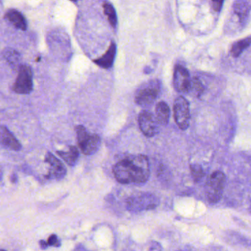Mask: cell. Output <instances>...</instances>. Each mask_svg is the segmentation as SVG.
<instances>
[{
  "label": "cell",
  "instance_id": "obj_14",
  "mask_svg": "<svg viewBox=\"0 0 251 251\" xmlns=\"http://www.w3.org/2000/svg\"><path fill=\"white\" fill-rule=\"evenodd\" d=\"M5 19L16 29L26 30L27 28V22L23 14L19 10L14 9L7 10L5 13Z\"/></svg>",
  "mask_w": 251,
  "mask_h": 251
},
{
  "label": "cell",
  "instance_id": "obj_23",
  "mask_svg": "<svg viewBox=\"0 0 251 251\" xmlns=\"http://www.w3.org/2000/svg\"><path fill=\"white\" fill-rule=\"evenodd\" d=\"M191 169L192 176L195 181H199L204 176V171L203 168L199 165H193L190 167Z\"/></svg>",
  "mask_w": 251,
  "mask_h": 251
},
{
  "label": "cell",
  "instance_id": "obj_11",
  "mask_svg": "<svg viewBox=\"0 0 251 251\" xmlns=\"http://www.w3.org/2000/svg\"><path fill=\"white\" fill-rule=\"evenodd\" d=\"M190 81L191 79L187 69L180 65L176 66L174 73V86L176 91L187 94Z\"/></svg>",
  "mask_w": 251,
  "mask_h": 251
},
{
  "label": "cell",
  "instance_id": "obj_26",
  "mask_svg": "<svg viewBox=\"0 0 251 251\" xmlns=\"http://www.w3.org/2000/svg\"><path fill=\"white\" fill-rule=\"evenodd\" d=\"M48 243L44 241V240H41V241H40V246H41V248L43 249V250H45V249H47V248H48Z\"/></svg>",
  "mask_w": 251,
  "mask_h": 251
},
{
  "label": "cell",
  "instance_id": "obj_2",
  "mask_svg": "<svg viewBox=\"0 0 251 251\" xmlns=\"http://www.w3.org/2000/svg\"><path fill=\"white\" fill-rule=\"evenodd\" d=\"M159 203V199L155 195L150 193H140L128 198L126 206L130 212H141L155 209Z\"/></svg>",
  "mask_w": 251,
  "mask_h": 251
},
{
  "label": "cell",
  "instance_id": "obj_6",
  "mask_svg": "<svg viewBox=\"0 0 251 251\" xmlns=\"http://www.w3.org/2000/svg\"><path fill=\"white\" fill-rule=\"evenodd\" d=\"M174 119L181 130H186L190 126V113L189 102L184 97L176 99L174 105Z\"/></svg>",
  "mask_w": 251,
  "mask_h": 251
},
{
  "label": "cell",
  "instance_id": "obj_5",
  "mask_svg": "<svg viewBox=\"0 0 251 251\" xmlns=\"http://www.w3.org/2000/svg\"><path fill=\"white\" fill-rule=\"evenodd\" d=\"M13 91L18 94H29L33 90V73L30 66L22 65L19 67Z\"/></svg>",
  "mask_w": 251,
  "mask_h": 251
},
{
  "label": "cell",
  "instance_id": "obj_15",
  "mask_svg": "<svg viewBox=\"0 0 251 251\" xmlns=\"http://www.w3.org/2000/svg\"><path fill=\"white\" fill-rule=\"evenodd\" d=\"M116 54V44L112 42L107 51L104 55L101 56L97 60H94V63L103 69H110L113 66L115 57Z\"/></svg>",
  "mask_w": 251,
  "mask_h": 251
},
{
  "label": "cell",
  "instance_id": "obj_9",
  "mask_svg": "<svg viewBox=\"0 0 251 251\" xmlns=\"http://www.w3.org/2000/svg\"><path fill=\"white\" fill-rule=\"evenodd\" d=\"M129 158L134 167L135 174L134 184H143L146 182L150 176V168L147 156L139 154Z\"/></svg>",
  "mask_w": 251,
  "mask_h": 251
},
{
  "label": "cell",
  "instance_id": "obj_24",
  "mask_svg": "<svg viewBox=\"0 0 251 251\" xmlns=\"http://www.w3.org/2000/svg\"><path fill=\"white\" fill-rule=\"evenodd\" d=\"M47 243H48L49 246H54V247H60V240H59L58 237L55 234H51L49 237Z\"/></svg>",
  "mask_w": 251,
  "mask_h": 251
},
{
  "label": "cell",
  "instance_id": "obj_17",
  "mask_svg": "<svg viewBox=\"0 0 251 251\" xmlns=\"http://www.w3.org/2000/svg\"><path fill=\"white\" fill-rule=\"evenodd\" d=\"M2 54L4 60L13 69L19 70V67L22 66L21 64L22 57H21V54L16 50L7 48L4 50Z\"/></svg>",
  "mask_w": 251,
  "mask_h": 251
},
{
  "label": "cell",
  "instance_id": "obj_16",
  "mask_svg": "<svg viewBox=\"0 0 251 251\" xmlns=\"http://www.w3.org/2000/svg\"><path fill=\"white\" fill-rule=\"evenodd\" d=\"M170 116H171V110L169 106L164 102L158 103L156 108V118L159 125L165 126L169 122Z\"/></svg>",
  "mask_w": 251,
  "mask_h": 251
},
{
  "label": "cell",
  "instance_id": "obj_12",
  "mask_svg": "<svg viewBox=\"0 0 251 251\" xmlns=\"http://www.w3.org/2000/svg\"><path fill=\"white\" fill-rule=\"evenodd\" d=\"M45 162L50 165V168L47 178L50 179H62L66 174V169L63 164L54 156L52 153L48 152L46 155Z\"/></svg>",
  "mask_w": 251,
  "mask_h": 251
},
{
  "label": "cell",
  "instance_id": "obj_3",
  "mask_svg": "<svg viewBox=\"0 0 251 251\" xmlns=\"http://www.w3.org/2000/svg\"><path fill=\"white\" fill-rule=\"evenodd\" d=\"M78 144L82 153L85 155L95 153L101 146V138L98 134H90L83 126L76 127Z\"/></svg>",
  "mask_w": 251,
  "mask_h": 251
},
{
  "label": "cell",
  "instance_id": "obj_10",
  "mask_svg": "<svg viewBox=\"0 0 251 251\" xmlns=\"http://www.w3.org/2000/svg\"><path fill=\"white\" fill-rule=\"evenodd\" d=\"M138 123L140 130L146 137H153L159 132V122L156 120V116L150 112H141L139 115Z\"/></svg>",
  "mask_w": 251,
  "mask_h": 251
},
{
  "label": "cell",
  "instance_id": "obj_20",
  "mask_svg": "<svg viewBox=\"0 0 251 251\" xmlns=\"http://www.w3.org/2000/svg\"><path fill=\"white\" fill-rule=\"evenodd\" d=\"M234 9L236 14L243 19L248 16L250 6L246 0H236L234 4Z\"/></svg>",
  "mask_w": 251,
  "mask_h": 251
},
{
  "label": "cell",
  "instance_id": "obj_29",
  "mask_svg": "<svg viewBox=\"0 0 251 251\" xmlns=\"http://www.w3.org/2000/svg\"><path fill=\"white\" fill-rule=\"evenodd\" d=\"M249 210H250V212H251V203H250V206H249Z\"/></svg>",
  "mask_w": 251,
  "mask_h": 251
},
{
  "label": "cell",
  "instance_id": "obj_22",
  "mask_svg": "<svg viewBox=\"0 0 251 251\" xmlns=\"http://www.w3.org/2000/svg\"><path fill=\"white\" fill-rule=\"evenodd\" d=\"M203 91V86L201 82L198 78H193L190 81V86L187 94L193 97H199Z\"/></svg>",
  "mask_w": 251,
  "mask_h": 251
},
{
  "label": "cell",
  "instance_id": "obj_25",
  "mask_svg": "<svg viewBox=\"0 0 251 251\" xmlns=\"http://www.w3.org/2000/svg\"><path fill=\"white\" fill-rule=\"evenodd\" d=\"M212 1H213L214 9L216 11H219L221 9V7H222L223 2H224V0H212Z\"/></svg>",
  "mask_w": 251,
  "mask_h": 251
},
{
  "label": "cell",
  "instance_id": "obj_27",
  "mask_svg": "<svg viewBox=\"0 0 251 251\" xmlns=\"http://www.w3.org/2000/svg\"><path fill=\"white\" fill-rule=\"evenodd\" d=\"M10 181L13 183H16L18 181V176L16 174H13L10 176Z\"/></svg>",
  "mask_w": 251,
  "mask_h": 251
},
{
  "label": "cell",
  "instance_id": "obj_19",
  "mask_svg": "<svg viewBox=\"0 0 251 251\" xmlns=\"http://www.w3.org/2000/svg\"><path fill=\"white\" fill-rule=\"evenodd\" d=\"M104 14L107 17V20L110 22V25L116 29L118 25L117 13L114 7L110 3L105 2L103 4Z\"/></svg>",
  "mask_w": 251,
  "mask_h": 251
},
{
  "label": "cell",
  "instance_id": "obj_8",
  "mask_svg": "<svg viewBox=\"0 0 251 251\" xmlns=\"http://www.w3.org/2000/svg\"><path fill=\"white\" fill-rule=\"evenodd\" d=\"M115 177L119 183L124 184L134 183L135 174L130 158L119 161L113 168Z\"/></svg>",
  "mask_w": 251,
  "mask_h": 251
},
{
  "label": "cell",
  "instance_id": "obj_28",
  "mask_svg": "<svg viewBox=\"0 0 251 251\" xmlns=\"http://www.w3.org/2000/svg\"><path fill=\"white\" fill-rule=\"evenodd\" d=\"M3 176V171L1 169V167H0V181H1V178H2Z\"/></svg>",
  "mask_w": 251,
  "mask_h": 251
},
{
  "label": "cell",
  "instance_id": "obj_4",
  "mask_svg": "<svg viewBox=\"0 0 251 251\" xmlns=\"http://www.w3.org/2000/svg\"><path fill=\"white\" fill-rule=\"evenodd\" d=\"M226 181V177L221 171H215L210 176L206 187V196L210 203H217L221 200Z\"/></svg>",
  "mask_w": 251,
  "mask_h": 251
},
{
  "label": "cell",
  "instance_id": "obj_21",
  "mask_svg": "<svg viewBox=\"0 0 251 251\" xmlns=\"http://www.w3.org/2000/svg\"><path fill=\"white\" fill-rule=\"evenodd\" d=\"M251 44V38L242 40L233 45L231 50V55L234 57H238Z\"/></svg>",
  "mask_w": 251,
  "mask_h": 251
},
{
  "label": "cell",
  "instance_id": "obj_1",
  "mask_svg": "<svg viewBox=\"0 0 251 251\" xmlns=\"http://www.w3.org/2000/svg\"><path fill=\"white\" fill-rule=\"evenodd\" d=\"M161 92V84L159 80H151L143 84L136 91L135 102L140 107L152 105Z\"/></svg>",
  "mask_w": 251,
  "mask_h": 251
},
{
  "label": "cell",
  "instance_id": "obj_7",
  "mask_svg": "<svg viewBox=\"0 0 251 251\" xmlns=\"http://www.w3.org/2000/svg\"><path fill=\"white\" fill-rule=\"evenodd\" d=\"M49 43L52 51L63 57H67L71 51L69 37L64 32L56 31L49 36Z\"/></svg>",
  "mask_w": 251,
  "mask_h": 251
},
{
  "label": "cell",
  "instance_id": "obj_18",
  "mask_svg": "<svg viewBox=\"0 0 251 251\" xmlns=\"http://www.w3.org/2000/svg\"><path fill=\"white\" fill-rule=\"evenodd\" d=\"M57 153L70 166H75L77 163L79 153L75 146H70L68 151H57Z\"/></svg>",
  "mask_w": 251,
  "mask_h": 251
},
{
  "label": "cell",
  "instance_id": "obj_13",
  "mask_svg": "<svg viewBox=\"0 0 251 251\" xmlns=\"http://www.w3.org/2000/svg\"><path fill=\"white\" fill-rule=\"evenodd\" d=\"M0 144L6 149L16 151L22 149L20 142L4 126H0Z\"/></svg>",
  "mask_w": 251,
  "mask_h": 251
},
{
  "label": "cell",
  "instance_id": "obj_30",
  "mask_svg": "<svg viewBox=\"0 0 251 251\" xmlns=\"http://www.w3.org/2000/svg\"><path fill=\"white\" fill-rule=\"evenodd\" d=\"M72 1H77V0H72Z\"/></svg>",
  "mask_w": 251,
  "mask_h": 251
},
{
  "label": "cell",
  "instance_id": "obj_31",
  "mask_svg": "<svg viewBox=\"0 0 251 251\" xmlns=\"http://www.w3.org/2000/svg\"><path fill=\"white\" fill-rule=\"evenodd\" d=\"M0 251H4V250H0Z\"/></svg>",
  "mask_w": 251,
  "mask_h": 251
}]
</instances>
